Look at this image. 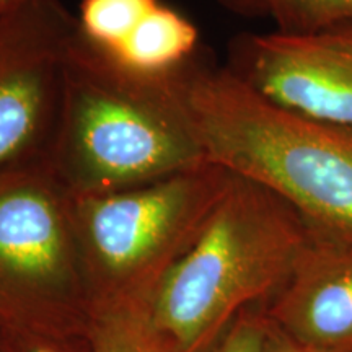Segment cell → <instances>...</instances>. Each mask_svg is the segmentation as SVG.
Returning a JSON list of instances; mask_svg holds the SVG:
<instances>
[{"mask_svg":"<svg viewBox=\"0 0 352 352\" xmlns=\"http://www.w3.org/2000/svg\"><path fill=\"white\" fill-rule=\"evenodd\" d=\"M46 164L72 197L121 191L209 164L184 100L182 69L144 76L77 32L65 54Z\"/></svg>","mask_w":352,"mask_h":352,"instance_id":"6da1fadb","label":"cell"},{"mask_svg":"<svg viewBox=\"0 0 352 352\" xmlns=\"http://www.w3.org/2000/svg\"><path fill=\"white\" fill-rule=\"evenodd\" d=\"M182 85L209 164L283 197L310 232L352 243V129L279 107L197 57Z\"/></svg>","mask_w":352,"mask_h":352,"instance_id":"7a4b0ae2","label":"cell"},{"mask_svg":"<svg viewBox=\"0 0 352 352\" xmlns=\"http://www.w3.org/2000/svg\"><path fill=\"white\" fill-rule=\"evenodd\" d=\"M308 226L270 189L230 175L199 235L168 272L151 315L173 352H204L246 308L267 305L307 243Z\"/></svg>","mask_w":352,"mask_h":352,"instance_id":"3957f363","label":"cell"},{"mask_svg":"<svg viewBox=\"0 0 352 352\" xmlns=\"http://www.w3.org/2000/svg\"><path fill=\"white\" fill-rule=\"evenodd\" d=\"M228 182L227 170L204 164L121 191L70 196L90 307L151 303Z\"/></svg>","mask_w":352,"mask_h":352,"instance_id":"277c9868","label":"cell"},{"mask_svg":"<svg viewBox=\"0 0 352 352\" xmlns=\"http://www.w3.org/2000/svg\"><path fill=\"white\" fill-rule=\"evenodd\" d=\"M90 296L70 196L39 162L0 175V331L85 336Z\"/></svg>","mask_w":352,"mask_h":352,"instance_id":"5b68a950","label":"cell"},{"mask_svg":"<svg viewBox=\"0 0 352 352\" xmlns=\"http://www.w3.org/2000/svg\"><path fill=\"white\" fill-rule=\"evenodd\" d=\"M77 32V16L59 0L0 12V175L46 162Z\"/></svg>","mask_w":352,"mask_h":352,"instance_id":"8992f818","label":"cell"},{"mask_svg":"<svg viewBox=\"0 0 352 352\" xmlns=\"http://www.w3.org/2000/svg\"><path fill=\"white\" fill-rule=\"evenodd\" d=\"M226 67L279 107L352 129V21L310 33H240Z\"/></svg>","mask_w":352,"mask_h":352,"instance_id":"52a82bcc","label":"cell"},{"mask_svg":"<svg viewBox=\"0 0 352 352\" xmlns=\"http://www.w3.org/2000/svg\"><path fill=\"white\" fill-rule=\"evenodd\" d=\"M266 315L303 346L352 349V243L310 232Z\"/></svg>","mask_w":352,"mask_h":352,"instance_id":"ba28073f","label":"cell"},{"mask_svg":"<svg viewBox=\"0 0 352 352\" xmlns=\"http://www.w3.org/2000/svg\"><path fill=\"white\" fill-rule=\"evenodd\" d=\"M197 44L196 25L175 8L158 3L134 33L107 56L144 76H170L195 59Z\"/></svg>","mask_w":352,"mask_h":352,"instance_id":"9c48e42d","label":"cell"},{"mask_svg":"<svg viewBox=\"0 0 352 352\" xmlns=\"http://www.w3.org/2000/svg\"><path fill=\"white\" fill-rule=\"evenodd\" d=\"M87 338L91 352H173L153 324L151 303H94Z\"/></svg>","mask_w":352,"mask_h":352,"instance_id":"30bf717a","label":"cell"},{"mask_svg":"<svg viewBox=\"0 0 352 352\" xmlns=\"http://www.w3.org/2000/svg\"><path fill=\"white\" fill-rule=\"evenodd\" d=\"M235 15L261 19L283 33H310L352 21V0H219Z\"/></svg>","mask_w":352,"mask_h":352,"instance_id":"8fae6325","label":"cell"},{"mask_svg":"<svg viewBox=\"0 0 352 352\" xmlns=\"http://www.w3.org/2000/svg\"><path fill=\"white\" fill-rule=\"evenodd\" d=\"M158 0H82L78 32L104 54H111L134 33Z\"/></svg>","mask_w":352,"mask_h":352,"instance_id":"7c38bea8","label":"cell"},{"mask_svg":"<svg viewBox=\"0 0 352 352\" xmlns=\"http://www.w3.org/2000/svg\"><path fill=\"white\" fill-rule=\"evenodd\" d=\"M266 329V305L246 308L204 352H261Z\"/></svg>","mask_w":352,"mask_h":352,"instance_id":"4fadbf2b","label":"cell"},{"mask_svg":"<svg viewBox=\"0 0 352 352\" xmlns=\"http://www.w3.org/2000/svg\"><path fill=\"white\" fill-rule=\"evenodd\" d=\"M2 352H91L85 336H52L30 331H0Z\"/></svg>","mask_w":352,"mask_h":352,"instance_id":"5bb4252c","label":"cell"},{"mask_svg":"<svg viewBox=\"0 0 352 352\" xmlns=\"http://www.w3.org/2000/svg\"><path fill=\"white\" fill-rule=\"evenodd\" d=\"M261 352H352V349H341V351H320L314 347L303 346L300 342L285 334L283 329H279L276 324H272L267 318V329L264 336Z\"/></svg>","mask_w":352,"mask_h":352,"instance_id":"9a60e30c","label":"cell"},{"mask_svg":"<svg viewBox=\"0 0 352 352\" xmlns=\"http://www.w3.org/2000/svg\"><path fill=\"white\" fill-rule=\"evenodd\" d=\"M28 2H32V0H0V12L13 10V8L25 6Z\"/></svg>","mask_w":352,"mask_h":352,"instance_id":"2e32d148","label":"cell"},{"mask_svg":"<svg viewBox=\"0 0 352 352\" xmlns=\"http://www.w3.org/2000/svg\"><path fill=\"white\" fill-rule=\"evenodd\" d=\"M0 352H2V347H0Z\"/></svg>","mask_w":352,"mask_h":352,"instance_id":"e0dca14e","label":"cell"}]
</instances>
